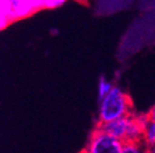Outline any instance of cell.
Wrapping results in <instances>:
<instances>
[{"label":"cell","mask_w":155,"mask_h":153,"mask_svg":"<svg viewBox=\"0 0 155 153\" xmlns=\"http://www.w3.org/2000/svg\"><path fill=\"white\" fill-rule=\"evenodd\" d=\"M133 113V104L129 95L122 88L114 86L104 98L99 100L98 123L126 117Z\"/></svg>","instance_id":"1"},{"label":"cell","mask_w":155,"mask_h":153,"mask_svg":"<svg viewBox=\"0 0 155 153\" xmlns=\"http://www.w3.org/2000/svg\"><path fill=\"white\" fill-rule=\"evenodd\" d=\"M123 141L100 129L97 125L93 131L84 152L87 153H122Z\"/></svg>","instance_id":"2"},{"label":"cell","mask_w":155,"mask_h":153,"mask_svg":"<svg viewBox=\"0 0 155 153\" xmlns=\"http://www.w3.org/2000/svg\"><path fill=\"white\" fill-rule=\"evenodd\" d=\"M10 5H11V13H10L11 22L28 17L40 10L34 0H10Z\"/></svg>","instance_id":"3"},{"label":"cell","mask_w":155,"mask_h":153,"mask_svg":"<svg viewBox=\"0 0 155 153\" xmlns=\"http://www.w3.org/2000/svg\"><path fill=\"white\" fill-rule=\"evenodd\" d=\"M98 126L104 132H107L108 134L124 141L126 133H127V127H128V116L120 118V119L111 120L104 123H98Z\"/></svg>","instance_id":"4"},{"label":"cell","mask_w":155,"mask_h":153,"mask_svg":"<svg viewBox=\"0 0 155 153\" xmlns=\"http://www.w3.org/2000/svg\"><path fill=\"white\" fill-rule=\"evenodd\" d=\"M142 144L144 145L147 151L155 146V122L149 120L144 125L142 134Z\"/></svg>","instance_id":"5"},{"label":"cell","mask_w":155,"mask_h":153,"mask_svg":"<svg viewBox=\"0 0 155 153\" xmlns=\"http://www.w3.org/2000/svg\"><path fill=\"white\" fill-rule=\"evenodd\" d=\"M142 141H123L122 153H140L147 151Z\"/></svg>","instance_id":"6"},{"label":"cell","mask_w":155,"mask_h":153,"mask_svg":"<svg viewBox=\"0 0 155 153\" xmlns=\"http://www.w3.org/2000/svg\"><path fill=\"white\" fill-rule=\"evenodd\" d=\"M114 87V85L111 81H109L106 77H100L99 83H98V87H97V94H98V98L101 100L102 98L109 93L112 90V88Z\"/></svg>","instance_id":"7"},{"label":"cell","mask_w":155,"mask_h":153,"mask_svg":"<svg viewBox=\"0 0 155 153\" xmlns=\"http://www.w3.org/2000/svg\"><path fill=\"white\" fill-rule=\"evenodd\" d=\"M67 0H43V9H56L59 8Z\"/></svg>","instance_id":"8"},{"label":"cell","mask_w":155,"mask_h":153,"mask_svg":"<svg viewBox=\"0 0 155 153\" xmlns=\"http://www.w3.org/2000/svg\"><path fill=\"white\" fill-rule=\"evenodd\" d=\"M11 23H12L11 22V19H10L9 17H8L7 15H5V13L0 10V31L3 30L5 28H7Z\"/></svg>","instance_id":"9"},{"label":"cell","mask_w":155,"mask_h":153,"mask_svg":"<svg viewBox=\"0 0 155 153\" xmlns=\"http://www.w3.org/2000/svg\"><path fill=\"white\" fill-rule=\"evenodd\" d=\"M148 117H149V120L155 122V103H154V105L150 108V110L148 111Z\"/></svg>","instance_id":"10"},{"label":"cell","mask_w":155,"mask_h":153,"mask_svg":"<svg viewBox=\"0 0 155 153\" xmlns=\"http://www.w3.org/2000/svg\"><path fill=\"white\" fill-rule=\"evenodd\" d=\"M149 152H152V153H155V146L154 147H152L151 149H149Z\"/></svg>","instance_id":"11"}]
</instances>
